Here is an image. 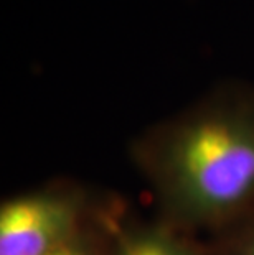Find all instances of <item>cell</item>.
Instances as JSON below:
<instances>
[{"label":"cell","mask_w":254,"mask_h":255,"mask_svg":"<svg viewBox=\"0 0 254 255\" xmlns=\"http://www.w3.org/2000/svg\"><path fill=\"white\" fill-rule=\"evenodd\" d=\"M129 209L124 208L121 213H117L112 218L98 222L88 231L83 232L79 237H76L71 244L63 247L51 255H109V246H111V234L114 229V224L117 219Z\"/></svg>","instance_id":"5b68a950"},{"label":"cell","mask_w":254,"mask_h":255,"mask_svg":"<svg viewBox=\"0 0 254 255\" xmlns=\"http://www.w3.org/2000/svg\"><path fill=\"white\" fill-rule=\"evenodd\" d=\"M127 208L116 193L51 178L0 203V255H51Z\"/></svg>","instance_id":"7a4b0ae2"},{"label":"cell","mask_w":254,"mask_h":255,"mask_svg":"<svg viewBox=\"0 0 254 255\" xmlns=\"http://www.w3.org/2000/svg\"><path fill=\"white\" fill-rule=\"evenodd\" d=\"M205 239L213 255H254V208Z\"/></svg>","instance_id":"277c9868"},{"label":"cell","mask_w":254,"mask_h":255,"mask_svg":"<svg viewBox=\"0 0 254 255\" xmlns=\"http://www.w3.org/2000/svg\"><path fill=\"white\" fill-rule=\"evenodd\" d=\"M109 255H213L207 239L180 231L157 216L145 219L127 209L111 234Z\"/></svg>","instance_id":"3957f363"},{"label":"cell","mask_w":254,"mask_h":255,"mask_svg":"<svg viewBox=\"0 0 254 255\" xmlns=\"http://www.w3.org/2000/svg\"><path fill=\"white\" fill-rule=\"evenodd\" d=\"M154 216L210 237L254 208V84L226 81L129 145Z\"/></svg>","instance_id":"6da1fadb"}]
</instances>
